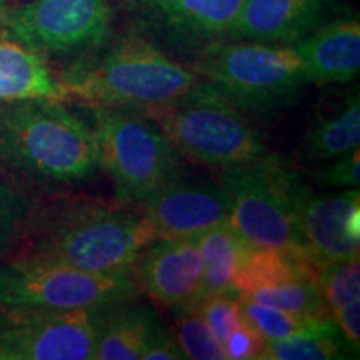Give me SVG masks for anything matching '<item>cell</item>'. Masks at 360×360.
I'll list each match as a JSON object with an SVG mask.
<instances>
[{
	"instance_id": "obj_1",
	"label": "cell",
	"mask_w": 360,
	"mask_h": 360,
	"mask_svg": "<svg viewBox=\"0 0 360 360\" xmlns=\"http://www.w3.org/2000/svg\"><path fill=\"white\" fill-rule=\"evenodd\" d=\"M154 240L155 232L142 205L58 195L34 202L11 255L51 260L92 274L132 276L139 254Z\"/></svg>"
},
{
	"instance_id": "obj_2",
	"label": "cell",
	"mask_w": 360,
	"mask_h": 360,
	"mask_svg": "<svg viewBox=\"0 0 360 360\" xmlns=\"http://www.w3.org/2000/svg\"><path fill=\"white\" fill-rule=\"evenodd\" d=\"M69 94L89 105L147 112L195 89L202 77L170 58L159 45L125 35L69 60L60 74Z\"/></svg>"
},
{
	"instance_id": "obj_3",
	"label": "cell",
	"mask_w": 360,
	"mask_h": 360,
	"mask_svg": "<svg viewBox=\"0 0 360 360\" xmlns=\"http://www.w3.org/2000/svg\"><path fill=\"white\" fill-rule=\"evenodd\" d=\"M0 167L39 184L84 182L98 170L96 139L62 101L2 102Z\"/></svg>"
},
{
	"instance_id": "obj_4",
	"label": "cell",
	"mask_w": 360,
	"mask_h": 360,
	"mask_svg": "<svg viewBox=\"0 0 360 360\" xmlns=\"http://www.w3.org/2000/svg\"><path fill=\"white\" fill-rule=\"evenodd\" d=\"M142 114L162 130L184 160L193 164L225 170L267 154L264 135L244 110L204 79L184 97Z\"/></svg>"
},
{
	"instance_id": "obj_5",
	"label": "cell",
	"mask_w": 360,
	"mask_h": 360,
	"mask_svg": "<svg viewBox=\"0 0 360 360\" xmlns=\"http://www.w3.org/2000/svg\"><path fill=\"white\" fill-rule=\"evenodd\" d=\"M192 70L244 112H276L310 85L294 45L220 40L197 53Z\"/></svg>"
},
{
	"instance_id": "obj_6",
	"label": "cell",
	"mask_w": 360,
	"mask_h": 360,
	"mask_svg": "<svg viewBox=\"0 0 360 360\" xmlns=\"http://www.w3.org/2000/svg\"><path fill=\"white\" fill-rule=\"evenodd\" d=\"M220 184L231 200L229 222L247 244L305 254L299 205L309 186L281 157L267 152L249 164L225 169Z\"/></svg>"
},
{
	"instance_id": "obj_7",
	"label": "cell",
	"mask_w": 360,
	"mask_h": 360,
	"mask_svg": "<svg viewBox=\"0 0 360 360\" xmlns=\"http://www.w3.org/2000/svg\"><path fill=\"white\" fill-rule=\"evenodd\" d=\"M98 169L109 174L115 199L143 204L186 172L184 159L146 114L120 107L90 105Z\"/></svg>"
},
{
	"instance_id": "obj_8",
	"label": "cell",
	"mask_w": 360,
	"mask_h": 360,
	"mask_svg": "<svg viewBox=\"0 0 360 360\" xmlns=\"http://www.w3.org/2000/svg\"><path fill=\"white\" fill-rule=\"evenodd\" d=\"M139 295L132 276H105L51 260H0V309H101Z\"/></svg>"
},
{
	"instance_id": "obj_9",
	"label": "cell",
	"mask_w": 360,
	"mask_h": 360,
	"mask_svg": "<svg viewBox=\"0 0 360 360\" xmlns=\"http://www.w3.org/2000/svg\"><path fill=\"white\" fill-rule=\"evenodd\" d=\"M0 30L44 57L75 58L110 40L109 0H29L11 7Z\"/></svg>"
},
{
	"instance_id": "obj_10",
	"label": "cell",
	"mask_w": 360,
	"mask_h": 360,
	"mask_svg": "<svg viewBox=\"0 0 360 360\" xmlns=\"http://www.w3.org/2000/svg\"><path fill=\"white\" fill-rule=\"evenodd\" d=\"M96 309H0V360H92Z\"/></svg>"
},
{
	"instance_id": "obj_11",
	"label": "cell",
	"mask_w": 360,
	"mask_h": 360,
	"mask_svg": "<svg viewBox=\"0 0 360 360\" xmlns=\"http://www.w3.org/2000/svg\"><path fill=\"white\" fill-rule=\"evenodd\" d=\"M245 0H130L139 27L177 49L197 51L227 40Z\"/></svg>"
},
{
	"instance_id": "obj_12",
	"label": "cell",
	"mask_w": 360,
	"mask_h": 360,
	"mask_svg": "<svg viewBox=\"0 0 360 360\" xmlns=\"http://www.w3.org/2000/svg\"><path fill=\"white\" fill-rule=\"evenodd\" d=\"M142 210L155 238L197 237L231 217V200L222 184L177 175L143 202Z\"/></svg>"
},
{
	"instance_id": "obj_13",
	"label": "cell",
	"mask_w": 360,
	"mask_h": 360,
	"mask_svg": "<svg viewBox=\"0 0 360 360\" xmlns=\"http://www.w3.org/2000/svg\"><path fill=\"white\" fill-rule=\"evenodd\" d=\"M132 278L137 290L160 309L175 310L197 302L202 281L199 236L150 242L135 260Z\"/></svg>"
},
{
	"instance_id": "obj_14",
	"label": "cell",
	"mask_w": 360,
	"mask_h": 360,
	"mask_svg": "<svg viewBox=\"0 0 360 360\" xmlns=\"http://www.w3.org/2000/svg\"><path fill=\"white\" fill-rule=\"evenodd\" d=\"M299 232L305 254L317 264L360 255V192H305L299 205Z\"/></svg>"
},
{
	"instance_id": "obj_15",
	"label": "cell",
	"mask_w": 360,
	"mask_h": 360,
	"mask_svg": "<svg viewBox=\"0 0 360 360\" xmlns=\"http://www.w3.org/2000/svg\"><path fill=\"white\" fill-rule=\"evenodd\" d=\"M334 0H245L227 40L292 45L326 24Z\"/></svg>"
},
{
	"instance_id": "obj_16",
	"label": "cell",
	"mask_w": 360,
	"mask_h": 360,
	"mask_svg": "<svg viewBox=\"0 0 360 360\" xmlns=\"http://www.w3.org/2000/svg\"><path fill=\"white\" fill-rule=\"evenodd\" d=\"M302 57L310 84H347L360 70V22L357 17L327 20L292 44Z\"/></svg>"
},
{
	"instance_id": "obj_17",
	"label": "cell",
	"mask_w": 360,
	"mask_h": 360,
	"mask_svg": "<svg viewBox=\"0 0 360 360\" xmlns=\"http://www.w3.org/2000/svg\"><path fill=\"white\" fill-rule=\"evenodd\" d=\"M164 327L150 307L134 299L119 300L94 312L92 360H139Z\"/></svg>"
},
{
	"instance_id": "obj_18",
	"label": "cell",
	"mask_w": 360,
	"mask_h": 360,
	"mask_svg": "<svg viewBox=\"0 0 360 360\" xmlns=\"http://www.w3.org/2000/svg\"><path fill=\"white\" fill-rule=\"evenodd\" d=\"M24 98L64 102L69 94L47 57L0 30V103Z\"/></svg>"
},
{
	"instance_id": "obj_19",
	"label": "cell",
	"mask_w": 360,
	"mask_h": 360,
	"mask_svg": "<svg viewBox=\"0 0 360 360\" xmlns=\"http://www.w3.org/2000/svg\"><path fill=\"white\" fill-rule=\"evenodd\" d=\"M360 146V97L359 90L342 105L319 117L307 130L302 142V157L310 164H326L350 154Z\"/></svg>"
},
{
	"instance_id": "obj_20",
	"label": "cell",
	"mask_w": 360,
	"mask_h": 360,
	"mask_svg": "<svg viewBox=\"0 0 360 360\" xmlns=\"http://www.w3.org/2000/svg\"><path fill=\"white\" fill-rule=\"evenodd\" d=\"M202 281L199 299L212 294H236V274L249 244L236 232L229 220L199 236Z\"/></svg>"
},
{
	"instance_id": "obj_21",
	"label": "cell",
	"mask_w": 360,
	"mask_h": 360,
	"mask_svg": "<svg viewBox=\"0 0 360 360\" xmlns=\"http://www.w3.org/2000/svg\"><path fill=\"white\" fill-rule=\"evenodd\" d=\"M321 267V264L299 252L257 249L250 245L238 265L233 287L237 295L240 297L259 287L294 281V278L317 281Z\"/></svg>"
},
{
	"instance_id": "obj_22",
	"label": "cell",
	"mask_w": 360,
	"mask_h": 360,
	"mask_svg": "<svg viewBox=\"0 0 360 360\" xmlns=\"http://www.w3.org/2000/svg\"><path fill=\"white\" fill-rule=\"evenodd\" d=\"M240 310L245 321L267 342L289 339L292 335L307 334V332L330 330L335 327L332 319L287 312L247 299H240Z\"/></svg>"
},
{
	"instance_id": "obj_23",
	"label": "cell",
	"mask_w": 360,
	"mask_h": 360,
	"mask_svg": "<svg viewBox=\"0 0 360 360\" xmlns=\"http://www.w3.org/2000/svg\"><path fill=\"white\" fill-rule=\"evenodd\" d=\"M238 299L254 300V302L287 310V312L330 319L319 283L314 278H294V281L264 285L247 292Z\"/></svg>"
},
{
	"instance_id": "obj_24",
	"label": "cell",
	"mask_w": 360,
	"mask_h": 360,
	"mask_svg": "<svg viewBox=\"0 0 360 360\" xmlns=\"http://www.w3.org/2000/svg\"><path fill=\"white\" fill-rule=\"evenodd\" d=\"M350 354L337 327L322 332L297 334L265 344L259 360H335Z\"/></svg>"
},
{
	"instance_id": "obj_25",
	"label": "cell",
	"mask_w": 360,
	"mask_h": 360,
	"mask_svg": "<svg viewBox=\"0 0 360 360\" xmlns=\"http://www.w3.org/2000/svg\"><path fill=\"white\" fill-rule=\"evenodd\" d=\"M172 334L182 349L186 359L191 360H227L224 345L214 335L202 317L195 302L172 310Z\"/></svg>"
},
{
	"instance_id": "obj_26",
	"label": "cell",
	"mask_w": 360,
	"mask_h": 360,
	"mask_svg": "<svg viewBox=\"0 0 360 360\" xmlns=\"http://www.w3.org/2000/svg\"><path fill=\"white\" fill-rule=\"evenodd\" d=\"M319 289L328 314L342 305L360 299V255L352 259L330 262L321 267L319 272Z\"/></svg>"
},
{
	"instance_id": "obj_27",
	"label": "cell",
	"mask_w": 360,
	"mask_h": 360,
	"mask_svg": "<svg viewBox=\"0 0 360 360\" xmlns=\"http://www.w3.org/2000/svg\"><path fill=\"white\" fill-rule=\"evenodd\" d=\"M34 200L0 179V260L12 254Z\"/></svg>"
},
{
	"instance_id": "obj_28",
	"label": "cell",
	"mask_w": 360,
	"mask_h": 360,
	"mask_svg": "<svg viewBox=\"0 0 360 360\" xmlns=\"http://www.w3.org/2000/svg\"><path fill=\"white\" fill-rule=\"evenodd\" d=\"M197 309L214 335L224 344L242 321L240 299L236 294H212L197 300Z\"/></svg>"
},
{
	"instance_id": "obj_29",
	"label": "cell",
	"mask_w": 360,
	"mask_h": 360,
	"mask_svg": "<svg viewBox=\"0 0 360 360\" xmlns=\"http://www.w3.org/2000/svg\"><path fill=\"white\" fill-rule=\"evenodd\" d=\"M317 186L327 188H357L360 186V152L355 148L350 154L328 160L314 175Z\"/></svg>"
},
{
	"instance_id": "obj_30",
	"label": "cell",
	"mask_w": 360,
	"mask_h": 360,
	"mask_svg": "<svg viewBox=\"0 0 360 360\" xmlns=\"http://www.w3.org/2000/svg\"><path fill=\"white\" fill-rule=\"evenodd\" d=\"M265 344L267 340L242 315V321L238 322V326L233 328L222 345L227 360H259Z\"/></svg>"
},
{
	"instance_id": "obj_31",
	"label": "cell",
	"mask_w": 360,
	"mask_h": 360,
	"mask_svg": "<svg viewBox=\"0 0 360 360\" xmlns=\"http://www.w3.org/2000/svg\"><path fill=\"white\" fill-rule=\"evenodd\" d=\"M330 319L347 345L350 357L357 359L360 347V299L334 310Z\"/></svg>"
},
{
	"instance_id": "obj_32",
	"label": "cell",
	"mask_w": 360,
	"mask_h": 360,
	"mask_svg": "<svg viewBox=\"0 0 360 360\" xmlns=\"http://www.w3.org/2000/svg\"><path fill=\"white\" fill-rule=\"evenodd\" d=\"M141 360H186V355L179 347L172 330L162 327L147 345Z\"/></svg>"
},
{
	"instance_id": "obj_33",
	"label": "cell",
	"mask_w": 360,
	"mask_h": 360,
	"mask_svg": "<svg viewBox=\"0 0 360 360\" xmlns=\"http://www.w3.org/2000/svg\"><path fill=\"white\" fill-rule=\"evenodd\" d=\"M8 8H11V0H0V22L6 17Z\"/></svg>"
},
{
	"instance_id": "obj_34",
	"label": "cell",
	"mask_w": 360,
	"mask_h": 360,
	"mask_svg": "<svg viewBox=\"0 0 360 360\" xmlns=\"http://www.w3.org/2000/svg\"><path fill=\"white\" fill-rule=\"evenodd\" d=\"M0 174H4V170H2V167H0Z\"/></svg>"
}]
</instances>
